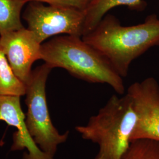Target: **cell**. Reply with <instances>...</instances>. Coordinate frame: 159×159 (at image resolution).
I'll use <instances>...</instances> for the list:
<instances>
[{"instance_id": "cell-8", "label": "cell", "mask_w": 159, "mask_h": 159, "mask_svg": "<svg viewBox=\"0 0 159 159\" xmlns=\"http://www.w3.org/2000/svg\"><path fill=\"white\" fill-rule=\"evenodd\" d=\"M21 97L0 96V121H4L17 129L12 136V151L26 150L23 159H54L43 152L35 143L25 123V115L23 113Z\"/></svg>"}, {"instance_id": "cell-7", "label": "cell", "mask_w": 159, "mask_h": 159, "mask_svg": "<svg viewBox=\"0 0 159 159\" xmlns=\"http://www.w3.org/2000/svg\"><path fill=\"white\" fill-rule=\"evenodd\" d=\"M41 44L29 29L0 35V50L5 54L17 77L26 84L31 75V67L41 60Z\"/></svg>"}, {"instance_id": "cell-2", "label": "cell", "mask_w": 159, "mask_h": 159, "mask_svg": "<svg viewBox=\"0 0 159 159\" xmlns=\"http://www.w3.org/2000/svg\"><path fill=\"white\" fill-rule=\"evenodd\" d=\"M41 60L51 68H63L79 79L110 85L119 95L125 93L123 78L82 37L60 35L42 44Z\"/></svg>"}, {"instance_id": "cell-12", "label": "cell", "mask_w": 159, "mask_h": 159, "mask_svg": "<svg viewBox=\"0 0 159 159\" xmlns=\"http://www.w3.org/2000/svg\"><path fill=\"white\" fill-rule=\"evenodd\" d=\"M121 159H159V142L148 139L134 140Z\"/></svg>"}, {"instance_id": "cell-6", "label": "cell", "mask_w": 159, "mask_h": 159, "mask_svg": "<svg viewBox=\"0 0 159 159\" xmlns=\"http://www.w3.org/2000/svg\"><path fill=\"white\" fill-rule=\"evenodd\" d=\"M137 116L131 142L148 139L159 142V84L154 77L135 82L127 89Z\"/></svg>"}, {"instance_id": "cell-5", "label": "cell", "mask_w": 159, "mask_h": 159, "mask_svg": "<svg viewBox=\"0 0 159 159\" xmlns=\"http://www.w3.org/2000/svg\"><path fill=\"white\" fill-rule=\"evenodd\" d=\"M23 18L41 44L56 35L84 34L85 12L73 8L30 1Z\"/></svg>"}, {"instance_id": "cell-10", "label": "cell", "mask_w": 159, "mask_h": 159, "mask_svg": "<svg viewBox=\"0 0 159 159\" xmlns=\"http://www.w3.org/2000/svg\"><path fill=\"white\" fill-rule=\"evenodd\" d=\"M27 3L23 0H0V35L24 27L21 14Z\"/></svg>"}, {"instance_id": "cell-1", "label": "cell", "mask_w": 159, "mask_h": 159, "mask_svg": "<svg viewBox=\"0 0 159 159\" xmlns=\"http://www.w3.org/2000/svg\"><path fill=\"white\" fill-rule=\"evenodd\" d=\"M82 38L125 78L134 60L150 48L159 46V18L152 14L142 23L125 26L115 16L107 14Z\"/></svg>"}, {"instance_id": "cell-14", "label": "cell", "mask_w": 159, "mask_h": 159, "mask_svg": "<svg viewBox=\"0 0 159 159\" xmlns=\"http://www.w3.org/2000/svg\"><path fill=\"white\" fill-rule=\"evenodd\" d=\"M105 159V157L102 156V155H101V154H97V156H96V159Z\"/></svg>"}, {"instance_id": "cell-4", "label": "cell", "mask_w": 159, "mask_h": 159, "mask_svg": "<svg viewBox=\"0 0 159 159\" xmlns=\"http://www.w3.org/2000/svg\"><path fill=\"white\" fill-rule=\"evenodd\" d=\"M52 68L46 63L35 68L26 85L25 123L41 150L54 157L58 146L68 139L69 131L61 134L53 125L46 97V83Z\"/></svg>"}, {"instance_id": "cell-13", "label": "cell", "mask_w": 159, "mask_h": 159, "mask_svg": "<svg viewBox=\"0 0 159 159\" xmlns=\"http://www.w3.org/2000/svg\"><path fill=\"white\" fill-rule=\"evenodd\" d=\"M26 2L30 1H37L47 4L55 6H64L77 9L85 11L91 2V0H23Z\"/></svg>"}, {"instance_id": "cell-9", "label": "cell", "mask_w": 159, "mask_h": 159, "mask_svg": "<svg viewBox=\"0 0 159 159\" xmlns=\"http://www.w3.org/2000/svg\"><path fill=\"white\" fill-rule=\"evenodd\" d=\"M120 6H125L133 11L142 12L147 8L148 3L144 0H91L84 11L83 35L90 32L109 11Z\"/></svg>"}, {"instance_id": "cell-11", "label": "cell", "mask_w": 159, "mask_h": 159, "mask_svg": "<svg viewBox=\"0 0 159 159\" xmlns=\"http://www.w3.org/2000/svg\"><path fill=\"white\" fill-rule=\"evenodd\" d=\"M25 93L26 85L14 74L5 54L0 50V96L21 97Z\"/></svg>"}, {"instance_id": "cell-3", "label": "cell", "mask_w": 159, "mask_h": 159, "mask_svg": "<svg viewBox=\"0 0 159 159\" xmlns=\"http://www.w3.org/2000/svg\"><path fill=\"white\" fill-rule=\"evenodd\" d=\"M137 116L130 97L113 94L86 125L77 132L85 140L97 144L99 154L106 159H121L128 150Z\"/></svg>"}]
</instances>
